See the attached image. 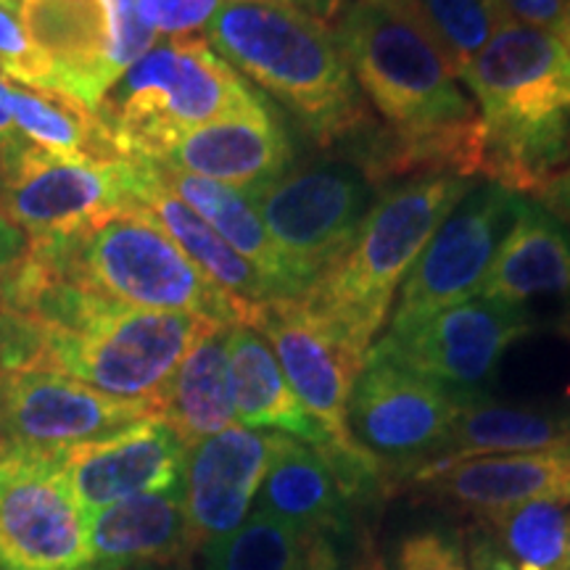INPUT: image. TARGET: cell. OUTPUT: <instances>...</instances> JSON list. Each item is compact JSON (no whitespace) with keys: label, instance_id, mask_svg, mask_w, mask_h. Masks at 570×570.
Masks as SVG:
<instances>
[{"label":"cell","instance_id":"cell-30","mask_svg":"<svg viewBox=\"0 0 570 570\" xmlns=\"http://www.w3.org/2000/svg\"><path fill=\"white\" fill-rule=\"evenodd\" d=\"M6 104L17 130L42 151L85 161L122 159L101 117L67 96L9 82Z\"/></svg>","mask_w":570,"mask_h":570},{"label":"cell","instance_id":"cell-46","mask_svg":"<svg viewBox=\"0 0 570 570\" xmlns=\"http://www.w3.org/2000/svg\"><path fill=\"white\" fill-rule=\"evenodd\" d=\"M568 570H570V539H568Z\"/></svg>","mask_w":570,"mask_h":570},{"label":"cell","instance_id":"cell-24","mask_svg":"<svg viewBox=\"0 0 570 570\" xmlns=\"http://www.w3.org/2000/svg\"><path fill=\"white\" fill-rule=\"evenodd\" d=\"M127 209H138L151 217L180 246V252L230 296L256 306L281 302L273 285L259 275L252 262L233 252L190 206H185L173 190L164 188L154 164L132 161Z\"/></svg>","mask_w":570,"mask_h":570},{"label":"cell","instance_id":"cell-11","mask_svg":"<svg viewBox=\"0 0 570 570\" xmlns=\"http://www.w3.org/2000/svg\"><path fill=\"white\" fill-rule=\"evenodd\" d=\"M529 309L473 296L370 346L460 399L483 396L504 352L533 331Z\"/></svg>","mask_w":570,"mask_h":570},{"label":"cell","instance_id":"cell-39","mask_svg":"<svg viewBox=\"0 0 570 570\" xmlns=\"http://www.w3.org/2000/svg\"><path fill=\"white\" fill-rule=\"evenodd\" d=\"M30 248V235L0 212V281H6Z\"/></svg>","mask_w":570,"mask_h":570},{"label":"cell","instance_id":"cell-5","mask_svg":"<svg viewBox=\"0 0 570 570\" xmlns=\"http://www.w3.org/2000/svg\"><path fill=\"white\" fill-rule=\"evenodd\" d=\"M331 32L383 125L433 132L479 119L417 0H352Z\"/></svg>","mask_w":570,"mask_h":570},{"label":"cell","instance_id":"cell-41","mask_svg":"<svg viewBox=\"0 0 570 570\" xmlns=\"http://www.w3.org/2000/svg\"><path fill=\"white\" fill-rule=\"evenodd\" d=\"M554 331H558L560 336L568 341V346H570V309L558 320V323H554ZM562 410L570 412V381H568V386H566V407H562Z\"/></svg>","mask_w":570,"mask_h":570},{"label":"cell","instance_id":"cell-26","mask_svg":"<svg viewBox=\"0 0 570 570\" xmlns=\"http://www.w3.org/2000/svg\"><path fill=\"white\" fill-rule=\"evenodd\" d=\"M348 508L352 497L323 454L302 441L283 439L254 499V510L336 539L352 523Z\"/></svg>","mask_w":570,"mask_h":570},{"label":"cell","instance_id":"cell-7","mask_svg":"<svg viewBox=\"0 0 570 570\" xmlns=\"http://www.w3.org/2000/svg\"><path fill=\"white\" fill-rule=\"evenodd\" d=\"M377 190L346 159L294 164L252 198L302 294L344 256Z\"/></svg>","mask_w":570,"mask_h":570},{"label":"cell","instance_id":"cell-17","mask_svg":"<svg viewBox=\"0 0 570 570\" xmlns=\"http://www.w3.org/2000/svg\"><path fill=\"white\" fill-rule=\"evenodd\" d=\"M27 40L51 69V92L98 111L119 80L117 27L106 0H21Z\"/></svg>","mask_w":570,"mask_h":570},{"label":"cell","instance_id":"cell-44","mask_svg":"<svg viewBox=\"0 0 570 570\" xmlns=\"http://www.w3.org/2000/svg\"><path fill=\"white\" fill-rule=\"evenodd\" d=\"M0 6H3V9L13 11V13H19V6H21V0H0Z\"/></svg>","mask_w":570,"mask_h":570},{"label":"cell","instance_id":"cell-23","mask_svg":"<svg viewBox=\"0 0 570 570\" xmlns=\"http://www.w3.org/2000/svg\"><path fill=\"white\" fill-rule=\"evenodd\" d=\"M227 362H230L233 407L238 425L252 431L285 433L288 439L331 452L341 449L323 431V425L306 412L285 381L273 346L252 325H233L227 331ZM352 452V449H348Z\"/></svg>","mask_w":570,"mask_h":570},{"label":"cell","instance_id":"cell-34","mask_svg":"<svg viewBox=\"0 0 570 570\" xmlns=\"http://www.w3.org/2000/svg\"><path fill=\"white\" fill-rule=\"evenodd\" d=\"M0 77L30 90H51V69L27 40L21 21L0 6Z\"/></svg>","mask_w":570,"mask_h":570},{"label":"cell","instance_id":"cell-9","mask_svg":"<svg viewBox=\"0 0 570 570\" xmlns=\"http://www.w3.org/2000/svg\"><path fill=\"white\" fill-rule=\"evenodd\" d=\"M523 196L479 183L460 198L399 285L389 331H407L446 306L479 296L491 262L515 225Z\"/></svg>","mask_w":570,"mask_h":570},{"label":"cell","instance_id":"cell-6","mask_svg":"<svg viewBox=\"0 0 570 570\" xmlns=\"http://www.w3.org/2000/svg\"><path fill=\"white\" fill-rule=\"evenodd\" d=\"M265 104L244 77L198 38L159 40L130 63L98 106L127 161H159L185 132Z\"/></svg>","mask_w":570,"mask_h":570},{"label":"cell","instance_id":"cell-42","mask_svg":"<svg viewBox=\"0 0 570 570\" xmlns=\"http://www.w3.org/2000/svg\"><path fill=\"white\" fill-rule=\"evenodd\" d=\"M560 40L566 42L568 51H570V0H566L562 6V24H560Z\"/></svg>","mask_w":570,"mask_h":570},{"label":"cell","instance_id":"cell-15","mask_svg":"<svg viewBox=\"0 0 570 570\" xmlns=\"http://www.w3.org/2000/svg\"><path fill=\"white\" fill-rule=\"evenodd\" d=\"M252 327L273 346L285 381L291 383L306 412L323 425L333 444L362 449L348 433L346 404L367 354L356 352L352 344L336 336L296 298L262 304Z\"/></svg>","mask_w":570,"mask_h":570},{"label":"cell","instance_id":"cell-20","mask_svg":"<svg viewBox=\"0 0 570 570\" xmlns=\"http://www.w3.org/2000/svg\"><path fill=\"white\" fill-rule=\"evenodd\" d=\"M396 489L404 494L412 491L420 502L465 512L468 518L525 502L570 504V446L465 460L439 473L407 479Z\"/></svg>","mask_w":570,"mask_h":570},{"label":"cell","instance_id":"cell-10","mask_svg":"<svg viewBox=\"0 0 570 570\" xmlns=\"http://www.w3.org/2000/svg\"><path fill=\"white\" fill-rule=\"evenodd\" d=\"M0 570H92L88 518L59 452L0 444Z\"/></svg>","mask_w":570,"mask_h":570},{"label":"cell","instance_id":"cell-47","mask_svg":"<svg viewBox=\"0 0 570 570\" xmlns=\"http://www.w3.org/2000/svg\"><path fill=\"white\" fill-rule=\"evenodd\" d=\"M394 3H399V0H394Z\"/></svg>","mask_w":570,"mask_h":570},{"label":"cell","instance_id":"cell-28","mask_svg":"<svg viewBox=\"0 0 570 570\" xmlns=\"http://www.w3.org/2000/svg\"><path fill=\"white\" fill-rule=\"evenodd\" d=\"M151 164V161H148ZM156 175L164 183V188L173 190L185 206H190L206 225L212 227L219 238L225 240L233 252H238L246 262L259 269V275L273 285L277 298H298L302 288L291 275L288 265H285L283 254L269 238L265 223H262L259 212L252 204V198L240 194V190L227 188L223 183L204 180V177H194L185 173H175V169L159 167L154 164Z\"/></svg>","mask_w":570,"mask_h":570},{"label":"cell","instance_id":"cell-32","mask_svg":"<svg viewBox=\"0 0 570 570\" xmlns=\"http://www.w3.org/2000/svg\"><path fill=\"white\" fill-rule=\"evenodd\" d=\"M458 71L487 46L502 17L491 0H417Z\"/></svg>","mask_w":570,"mask_h":570},{"label":"cell","instance_id":"cell-18","mask_svg":"<svg viewBox=\"0 0 570 570\" xmlns=\"http://www.w3.org/2000/svg\"><path fill=\"white\" fill-rule=\"evenodd\" d=\"M283 439L288 436L230 425L188 449L183 487L196 550L248 518Z\"/></svg>","mask_w":570,"mask_h":570},{"label":"cell","instance_id":"cell-43","mask_svg":"<svg viewBox=\"0 0 570 570\" xmlns=\"http://www.w3.org/2000/svg\"><path fill=\"white\" fill-rule=\"evenodd\" d=\"M132 570H194V566L190 562H173V566H140Z\"/></svg>","mask_w":570,"mask_h":570},{"label":"cell","instance_id":"cell-33","mask_svg":"<svg viewBox=\"0 0 570 570\" xmlns=\"http://www.w3.org/2000/svg\"><path fill=\"white\" fill-rule=\"evenodd\" d=\"M394 570H470L465 537L449 529H420L399 539Z\"/></svg>","mask_w":570,"mask_h":570},{"label":"cell","instance_id":"cell-13","mask_svg":"<svg viewBox=\"0 0 570 570\" xmlns=\"http://www.w3.org/2000/svg\"><path fill=\"white\" fill-rule=\"evenodd\" d=\"M156 417L151 402L117 399L56 370L0 375V444L61 452Z\"/></svg>","mask_w":570,"mask_h":570},{"label":"cell","instance_id":"cell-29","mask_svg":"<svg viewBox=\"0 0 570 570\" xmlns=\"http://www.w3.org/2000/svg\"><path fill=\"white\" fill-rule=\"evenodd\" d=\"M204 570H344L336 539L252 510L202 550Z\"/></svg>","mask_w":570,"mask_h":570},{"label":"cell","instance_id":"cell-38","mask_svg":"<svg viewBox=\"0 0 570 570\" xmlns=\"http://www.w3.org/2000/svg\"><path fill=\"white\" fill-rule=\"evenodd\" d=\"M6 85H9V80L0 77V173L9 169L13 161L21 159V154L32 148V142L13 125L9 104H6Z\"/></svg>","mask_w":570,"mask_h":570},{"label":"cell","instance_id":"cell-12","mask_svg":"<svg viewBox=\"0 0 570 570\" xmlns=\"http://www.w3.org/2000/svg\"><path fill=\"white\" fill-rule=\"evenodd\" d=\"M132 161L63 159L32 146L0 173V212L30 238L71 235L130 206Z\"/></svg>","mask_w":570,"mask_h":570},{"label":"cell","instance_id":"cell-19","mask_svg":"<svg viewBox=\"0 0 570 570\" xmlns=\"http://www.w3.org/2000/svg\"><path fill=\"white\" fill-rule=\"evenodd\" d=\"M151 164L223 183L254 198L294 167L296 151L285 127L277 122L273 106L265 101L185 132L159 161Z\"/></svg>","mask_w":570,"mask_h":570},{"label":"cell","instance_id":"cell-40","mask_svg":"<svg viewBox=\"0 0 570 570\" xmlns=\"http://www.w3.org/2000/svg\"><path fill=\"white\" fill-rule=\"evenodd\" d=\"M537 202L570 227V164L537 194Z\"/></svg>","mask_w":570,"mask_h":570},{"label":"cell","instance_id":"cell-31","mask_svg":"<svg viewBox=\"0 0 570 570\" xmlns=\"http://www.w3.org/2000/svg\"><path fill=\"white\" fill-rule=\"evenodd\" d=\"M475 525L487 529L518 570H568L570 504L525 502L481 512Z\"/></svg>","mask_w":570,"mask_h":570},{"label":"cell","instance_id":"cell-14","mask_svg":"<svg viewBox=\"0 0 570 570\" xmlns=\"http://www.w3.org/2000/svg\"><path fill=\"white\" fill-rule=\"evenodd\" d=\"M458 77L475 96L483 125L537 119L570 106L568 46L518 21H502Z\"/></svg>","mask_w":570,"mask_h":570},{"label":"cell","instance_id":"cell-35","mask_svg":"<svg viewBox=\"0 0 570 570\" xmlns=\"http://www.w3.org/2000/svg\"><path fill=\"white\" fill-rule=\"evenodd\" d=\"M223 0H138V19L159 40L198 38Z\"/></svg>","mask_w":570,"mask_h":570},{"label":"cell","instance_id":"cell-45","mask_svg":"<svg viewBox=\"0 0 570 570\" xmlns=\"http://www.w3.org/2000/svg\"><path fill=\"white\" fill-rule=\"evenodd\" d=\"M367 570H381V566H377V562H370Z\"/></svg>","mask_w":570,"mask_h":570},{"label":"cell","instance_id":"cell-1","mask_svg":"<svg viewBox=\"0 0 570 570\" xmlns=\"http://www.w3.org/2000/svg\"><path fill=\"white\" fill-rule=\"evenodd\" d=\"M0 304L38 320L46 333V362L85 386L117 399L151 402L198 336L212 327L180 312L138 309L63 281L30 254L0 281Z\"/></svg>","mask_w":570,"mask_h":570},{"label":"cell","instance_id":"cell-36","mask_svg":"<svg viewBox=\"0 0 570 570\" xmlns=\"http://www.w3.org/2000/svg\"><path fill=\"white\" fill-rule=\"evenodd\" d=\"M491 3H494V9L504 21L539 27V30H547L560 38L566 0H491Z\"/></svg>","mask_w":570,"mask_h":570},{"label":"cell","instance_id":"cell-3","mask_svg":"<svg viewBox=\"0 0 570 570\" xmlns=\"http://www.w3.org/2000/svg\"><path fill=\"white\" fill-rule=\"evenodd\" d=\"M473 177L420 175L377 190L352 246L296 302L367 354L386 325L399 285Z\"/></svg>","mask_w":570,"mask_h":570},{"label":"cell","instance_id":"cell-25","mask_svg":"<svg viewBox=\"0 0 570 570\" xmlns=\"http://www.w3.org/2000/svg\"><path fill=\"white\" fill-rule=\"evenodd\" d=\"M560 446H570V412L562 407L550 410L502 404L483 394L462 404L458 423L449 433L446 446L441 449L439 458L425 462L407 479L439 473V470L475 458L544 452V449Z\"/></svg>","mask_w":570,"mask_h":570},{"label":"cell","instance_id":"cell-4","mask_svg":"<svg viewBox=\"0 0 570 570\" xmlns=\"http://www.w3.org/2000/svg\"><path fill=\"white\" fill-rule=\"evenodd\" d=\"M30 254L63 281L138 309L180 312L214 325H254L256 304L219 288L138 209L71 235L30 238Z\"/></svg>","mask_w":570,"mask_h":570},{"label":"cell","instance_id":"cell-37","mask_svg":"<svg viewBox=\"0 0 570 570\" xmlns=\"http://www.w3.org/2000/svg\"><path fill=\"white\" fill-rule=\"evenodd\" d=\"M465 552L470 570H518L508 554L502 552V547L497 544L494 537L475 523L465 533Z\"/></svg>","mask_w":570,"mask_h":570},{"label":"cell","instance_id":"cell-27","mask_svg":"<svg viewBox=\"0 0 570 570\" xmlns=\"http://www.w3.org/2000/svg\"><path fill=\"white\" fill-rule=\"evenodd\" d=\"M227 331L230 327L225 325L206 327L156 402V417L173 428L188 449L235 425Z\"/></svg>","mask_w":570,"mask_h":570},{"label":"cell","instance_id":"cell-22","mask_svg":"<svg viewBox=\"0 0 570 570\" xmlns=\"http://www.w3.org/2000/svg\"><path fill=\"white\" fill-rule=\"evenodd\" d=\"M479 296L520 309L547 298L570 309V227L539 202L523 198Z\"/></svg>","mask_w":570,"mask_h":570},{"label":"cell","instance_id":"cell-16","mask_svg":"<svg viewBox=\"0 0 570 570\" xmlns=\"http://www.w3.org/2000/svg\"><path fill=\"white\" fill-rule=\"evenodd\" d=\"M185 462L188 446L161 417L59 452L63 483L85 518L125 499L180 489Z\"/></svg>","mask_w":570,"mask_h":570},{"label":"cell","instance_id":"cell-21","mask_svg":"<svg viewBox=\"0 0 570 570\" xmlns=\"http://www.w3.org/2000/svg\"><path fill=\"white\" fill-rule=\"evenodd\" d=\"M92 570L190 562L198 552L185 512V487L125 499L88 515Z\"/></svg>","mask_w":570,"mask_h":570},{"label":"cell","instance_id":"cell-2","mask_svg":"<svg viewBox=\"0 0 570 570\" xmlns=\"http://www.w3.org/2000/svg\"><path fill=\"white\" fill-rule=\"evenodd\" d=\"M212 51L285 106L323 151H338L373 122L336 35L281 3L223 0L204 30Z\"/></svg>","mask_w":570,"mask_h":570},{"label":"cell","instance_id":"cell-8","mask_svg":"<svg viewBox=\"0 0 570 570\" xmlns=\"http://www.w3.org/2000/svg\"><path fill=\"white\" fill-rule=\"evenodd\" d=\"M462 404L452 391L367 352L346 404L348 433L377 462L383 489L436 460L458 423Z\"/></svg>","mask_w":570,"mask_h":570}]
</instances>
